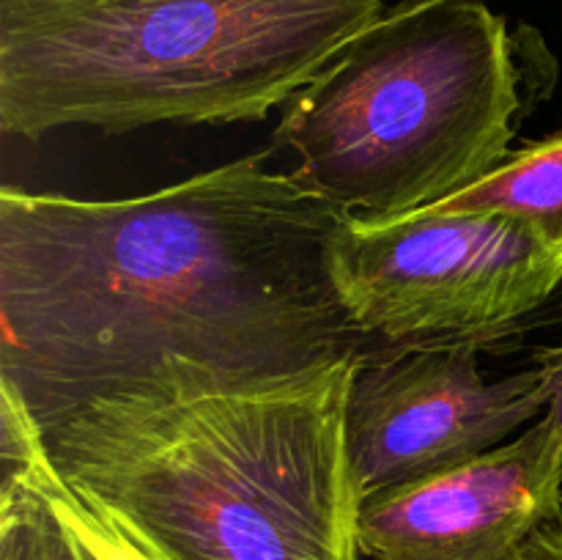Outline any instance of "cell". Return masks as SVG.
Segmentation results:
<instances>
[{"label": "cell", "mask_w": 562, "mask_h": 560, "mask_svg": "<svg viewBox=\"0 0 562 560\" xmlns=\"http://www.w3.org/2000/svg\"><path fill=\"white\" fill-rule=\"evenodd\" d=\"M346 214L267 154L124 201L0 190V388L38 428L104 399L236 393L373 349L335 289Z\"/></svg>", "instance_id": "1"}, {"label": "cell", "mask_w": 562, "mask_h": 560, "mask_svg": "<svg viewBox=\"0 0 562 560\" xmlns=\"http://www.w3.org/2000/svg\"><path fill=\"white\" fill-rule=\"evenodd\" d=\"M357 360L272 388L93 401L38 428L44 453L148 560H360Z\"/></svg>", "instance_id": "2"}, {"label": "cell", "mask_w": 562, "mask_h": 560, "mask_svg": "<svg viewBox=\"0 0 562 560\" xmlns=\"http://www.w3.org/2000/svg\"><path fill=\"white\" fill-rule=\"evenodd\" d=\"M384 0H0V132L263 121Z\"/></svg>", "instance_id": "3"}, {"label": "cell", "mask_w": 562, "mask_h": 560, "mask_svg": "<svg viewBox=\"0 0 562 560\" xmlns=\"http://www.w3.org/2000/svg\"><path fill=\"white\" fill-rule=\"evenodd\" d=\"M508 27L481 0H409L285 102L272 143L346 217H404L492 173L521 110Z\"/></svg>", "instance_id": "4"}, {"label": "cell", "mask_w": 562, "mask_h": 560, "mask_svg": "<svg viewBox=\"0 0 562 560\" xmlns=\"http://www.w3.org/2000/svg\"><path fill=\"white\" fill-rule=\"evenodd\" d=\"M329 269L340 302L373 340H475L554 294L562 250L508 214L417 209L387 223L344 217Z\"/></svg>", "instance_id": "5"}, {"label": "cell", "mask_w": 562, "mask_h": 560, "mask_svg": "<svg viewBox=\"0 0 562 560\" xmlns=\"http://www.w3.org/2000/svg\"><path fill=\"white\" fill-rule=\"evenodd\" d=\"M547 404L541 368L488 382L475 340L366 351L346 406L357 489L366 497L477 459Z\"/></svg>", "instance_id": "6"}, {"label": "cell", "mask_w": 562, "mask_h": 560, "mask_svg": "<svg viewBox=\"0 0 562 560\" xmlns=\"http://www.w3.org/2000/svg\"><path fill=\"white\" fill-rule=\"evenodd\" d=\"M562 511V432L549 415L510 443L420 481L366 494L371 560H510Z\"/></svg>", "instance_id": "7"}, {"label": "cell", "mask_w": 562, "mask_h": 560, "mask_svg": "<svg viewBox=\"0 0 562 560\" xmlns=\"http://www.w3.org/2000/svg\"><path fill=\"white\" fill-rule=\"evenodd\" d=\"M0 560H132L119 533L88 508L47 453L0 472Z\"/></svg>", "instance_id": "8"}, {"label": "cell", "mask_w": 562, "mask_h": 560, "mask_svg": "<svg viewBox=\"0 0 562 560\" xmlns=\"http://www.w3.org/2000/svg\"><path fill=\"white\" fill-rule=\"evenodd\" d=\"M426 209L508 214L562 250V132L508 154L492 173Z\"/></svg>", "instance_id": "9"}, {"label": "cell", "mask_w": 562, "mask_h": 560, "mask_svg": "<svg viewBox=\"0 0 562 560\" xmlns=\"http://www.w3.org/2000/svg\"><path fill=\"white\" fill-rule=\"evenodd\" d=\"M510 560H562V511L536 527Z\"/></svg>", "instance_id": "10"}, {"label": "cell", "mask_w": 562, "mask_h": 560, "mask_svg": "<svg viewBox=\"0 0 562 560\" xmlns=\"http://www.w3.org/2000/svg\"><path fill=\"white\" fill-rule=\"evenodd\" d=\"M536 366L543 373V388H547L549 404L543 415H549L554 421V426L562 432V340L558 346H549V349L538 351Z\"/></svg>", "instance_id": "11"}, {"label": "cell", "mask_w": 562, "mask_h": 560, "mask_svg": "<svg viewBox=\"0 0 562 560\" xmlns=\"http://www.w3.org/2000/svg\"><path fill=\"white\" fill-rule=\"evenodd\" d=\"M110 527H113V525H110ZM113 530H115V527H113ZM115 533H119V530H115ZM119 538H121V541H124L126 552H130V558H132V560H148V558H146V555H140V552H137V549H135V547H132V544H130V541H126V538H124V536H121V533H119Z\"/></svg>", "instance_id": "12"}]
</instances>
